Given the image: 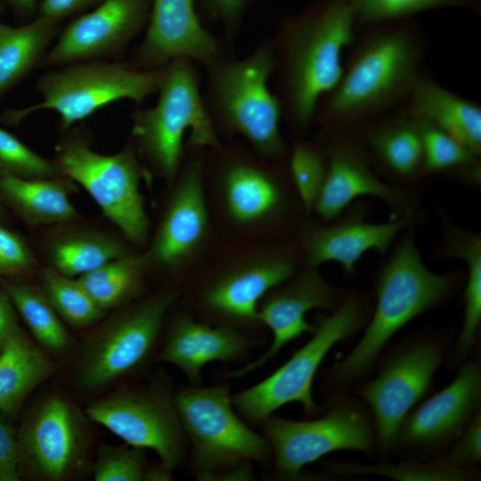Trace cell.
<instances>
[{"label":"cell","mask_w":481,"mask_h":481,"mask_svg":"<svg viewBox=\"0 0 481 481\" xmlns=\"http://www.w3.org/2000/svg\"><path fill=\"white\" fill-rule=\"evenodd\" d=\"M212 167L224 192L226 208L238 224H249L267 218L283 205L281 176L288 161H270L238 147L209 149Z\"/></svg>","instance_id":"obj_21"},{"label":"cell","mask_w":481,"mask_h":481,"mask_svg":"<svg viewBox=\"0 0 481 481\" xmlns=\"http://www.w3.org/2000/svg\"><path fill=\"white\" fill-rule=\"evenodd\" d=\"M344 297L341 289L322 278L318 267L305 265L302 270L271 289L258 304L259 322L273 334L268 349L256 360L230 371L227 377L237 379L255 371L292 340L305 332L313 333L315 325L307 322L306 314L315 308L333 311Z\"/></svg>","instance_id":"obj_17"},{"label":"cell","mask_w":481,"mask_h":481,"mask_svg":"<svg viewBox=\"0 0 481 481\" xmlns=\"http://www.w3.org/2000/svg\"><path fill=\"white\" fill-rule=\"evenodd\" d=\"M261 424L274 457L275 469L289 477L298 475L306 465L330 452H366L374 444L372 425L355 406H335L323 417L305 421L272 414Z\"/></svg>","instance_id":"obj_14"},{"label":"cell","mask_w":481,"mask_h":481,"mask_svg":"<svg viewBox=\"0 0 481 481\" xmlns=\"http://www.w3.org/2000/svg\"><path fill=\"white\" fill-rule=\"evenodd\" d=\"M339 473H370L397 478L400 480H462L466 477L464 469L446 465L443 461L435 464H404L375 466H356L340 464L334 469Z\"/></svg>","instance_id":"obj_40"},{"label":"cell","mask_w":481,"mask_h":481,"mask_svg":"<svg viewBox=\"0 0 481 481\" xmlns=\"http://www.w3.org/2000/svg\"><path fill=\"white\" fill-rule=\"evenodd\" d=\"M49 254L53 269L74 278L127 253L119 242L106 235L79 232L56 238L50 245Z\"/></svg>","instance_id":"obj_33"},{"label":"cell","mask_w":481,"mask_h":481,"mask_svg":"<svg viewBox=\"0 0 481 481\" xmlns=\"http://www.w3.org/2000/svg\"><path fill=\"white\" fill-rule=\"evenodd\" d=\"M99 0H42L37 15L56 22L86 10Z\"/></svg>","instance_id":"obj_45"},{"label":"cell","mask_w":481,"mask_h":481,"mask_svg":"<svg viewBox=\"0 0 481 481\" xmlns=\"http://www.w3.org/2000/svg\"><path fill=\"white\" fill-rule=\"evenodd\" d=\"M351 8L357 31L364 27L414 19L440 9L480 11L479 0H344Z\"/></svg>","instance_id":"obj_36"},{"label":"cell","mask_w":481,"mask_h":481,"mask_svg":"<svg viewBox=\"0 0 481 481\" xmlns=\"http://www.w3.org/2000/svg\"><path fill=\"white\" fill-rule=\"evenodd\" d=\"M380 268L376 306L363 336L332 370L341 383L365 373L388 340L412 319L449 298L459 274L436 273L423 262L412 230L404 232Z\"/></svg>","instance_id":"obj_4"},{"label":"cell","mask_w":481,"mask_h":481,"mask_svg":"<svg viewBox=\"0 0 481 481\" xmlns=\"http://www.w3.org/2000/svg\"><path fill=\"white\" fill-rule=\"evenodd\" d=\"M273 68L271 40L265 38L240 59L232 56L204 69L201 95L218 136H240L259 157L283 161L289 150L281 130L280 102L269 87Z\"/></svg>","instance_id":"obj_3"},{"label":"cell","mask_w":481,"mask_h":481,"mask_svg":"<svg viewBox=\"0 0 481 481\" xmlns=\"http://www.w3.org/2000/svg\"><path fill=\"white\" fill-rule=\"evenodd\" d=\"M259 341L240 330L181 314L171 322L153 363L180 369L192 385L201 382L202 369L211 362L245 358Z\"/></svg>","instance_id":"obj_24"},{"label":"cell","mask_w":481,"mask_h":481,"mask_svg":"<svg viewBox=\"0 0 481 481\" xmlns=\"http://www.w3.org/2000/svg\"><path fill=\"white\" fill-rule=\"evenodd\" d=\"M438 214L443 235L436 257L461 258L468 267L463 323L455 347L456 356L462 358L473 346L481 322V235L455 224L440 207Z\"/></svg>","instance_id":"obj_28"},{"label":"cell","mask_w":481,"mask_h":481,"mask_svg":"<svg viewBox=\"0 0 481 481\" xmlns=\"http://www.w3.org/2000/svg\"><path fill=\"white\" fill-rule=\"evenodd\" d=\"M148 265L146 255L126 254L77 277V281L105 312L137 295Z\"/></svg>","instance_id":"obj_31"},{"label":"cell","mask_w":481,"mask_h":481,"mask_svg":"<svg viewBox=\"0 0 481 481\" xmlns=\"http://www.w3.org/2000/svg\"><path fill=\"white\" fill-rule=\"evenodd\" d=\"M176 298V290H161L94 331L84 343L77 364L80 387L100 389L141 369L151 356L166 314Z\"/></svg>","instance_id":"obj_10"},{"label":"cell","mask_w":481,"mask_h":481,"mask_svg":"<svg viewBox=\"0 0 481 481\" xmlns=\"http://www.w3.org/2000/svg\"><path fill=\"white\" fill-rule=\"evenodd\" d=\"M367 297L353 290L339 306L320 318L312 338L262 381L231 396L232 406L247 421L261 423L290 403H298L306 414L318 410L313 396L316 372L326 355L339 341L355 334L368 321Z\"/></svg>","instance_id":"obj_6"},{"label":"cell","mask_w":481,"mask_h":481,"mask_svg":"<svg viewBox=\"0 0 481 481\" xmlns=\"http://www.w3.org/2000/svg\"><path fill=\"white\" fill-rule=\"evenodd\" d=\"M350 131L364 146L375 171L390 183L412 189L413 184L428 177L420 125L404 107Z\"/></svg>","instance_id":"obj_25"},{"label":"cell","mask_w":481,"mask_h":481,"mask_svg":"<svg viewBox=\"0 0 481 481\" xmlns=\"http://www.w3.org/2000/svg\"><path fill=\"white\" fill-rule=\"evenodd\" d=\"M20 470L32 477L61 481L86 465L89 436L85 417L61 395L41 400L18 432Z\"/></svg>","instance_id":"obj_13"},{"label":"cell","mask_w":481,"mask_h":481,"mask_svg":"<svg viewBox=\"0 0 481 481\" xmlns=\"http://www.w3.org/2000/svg\"><path fill=\"white\" fill-rule=\"evenodd\" d=\"M428 48L426 33L414 19L359 29L342 76L320 101L312 126L353 130L403 107L421 73Z\"/></svg>","instance_id":"obj_1"},{"label":"cell","mask_w":481,"mask_h":481,"mask_svg":"<svg viewBox=\"0 0 481 481\" xmlns=\"http://www.w3.org/2000/svg\"><path fill=\"white\" fill-rule=\"evenodd\" d=\"M163 76L164 66L142 69L126 63L77 61L38 79L37 87L42 97L39 103L7 110L0 120L16 126L35 111L51 110L60 116L61 126L69 128L117 101L127 99L142 103L158 93Z\"/></svg>","instance_id":"obj_8"},{"label":"cell","mask_w":481,"mask_h":481,"mask_svg":"<svg viewBox=\"0 0 481 481\" xmlns=\"http://www.w3.org/2000/svg\"><path fill=\"white\" fill-rule=\"evenodd\" d=\"M481 371L477 363H467L445 388L404 418L395 443L429 449L456 438L477 413Z\"/></svg>","instance_id":"obj_23"},{"label":"cell","mask_w":481,"mask_h":481,"mask_svg":"<svg viewBox=\"0 0 481 481\" xmlns=\"http://www.w3.org/2000/svg\"><path fill=\"white\" fill-rule=\"evenodd\" d=\"M86 414L126 444L154 451L172 471L185 457L188 441L175 393L161 378L95 400L86 407Z\"/></svg>","instance_id":"obj_11"},{"label":"cell","mask_w":481,"mask_h":481,"mask_svg":"<svg viewBox=\"0 0 481 481\" xmlns=\"http://www.w3.org/2000/svg\"><path fill=\"white\" fill-rule=\"evenodd\" d=\"M60 175L53 161L38 155L18 137L0 127V176L47 178Z\"/></svg>","instance_id":"obj_38"},{"label":"cell","mask_w":481,"mask_h":481,"mask_svg":"<svg viewBox=\"0 0 481 481\" xmlns=\"http://www.w3.org/2000/svg\"><path fill=\"white\" fill-rule=\"evenodd\" d=\"M175 190L146 254L148 263L175 268L201 245L208 227L204 195L205 150L189 149Z\"/></svg>","instance_id":"obj_22"},{"label":"cell","mask_w":481,"mask_h":481,"mask_svg":"<svg viewBox=\"0 0 481 481\" xmlns=\"http://www.w3.org/2000/svg\"><path fill=\"white\" fill-rule=\"evenodd\" d=\"M22 332L11 298L5 290L0 291V350L9 340Z\"/></svg>","instance_id":"obj_46"},{"label":"cell","mask_w":481,"mask_h":481,"mask_svg":"<svg viewBox=\"0 0 481 481\" xmlns=\"http://www.w3.org/2000/svg\"><path fill=\"white\" fill-rule=\"evenodd\" d=\"M172 470L166 468L160 462L144 469L143 480L146 481H167L172 480Z\"/></svg>","instance_id":"obj_48"},{"label":"cell","mask_w":481,"mask_h":481,"mask_svg":"<svg viewBox=\"0 0 481 481\" xmlns=\"http://www.w3.org/2000/svg\"><path fill=\"white\" fill-rule=\"evenodd\" d=\"M60 176H0V202L7 205L30 224L70 222L77 215L70 200L75 187L72 180Z\"/></svg>","instance_id":"obj_27"},{"label":"cell","mask_w":481,"mask_h":481,"mask_svg":"<svg viewBox=\"0 0 481 481\" xmlns=\"http://www.w3.org/2000/svg\"><path fill=\"white\" fill-rule=\"evenodd\" d=\"M53 162L61 176L86 190L130 241L145 243L150 220L140 189L143 170L134 145L115 154H102L84 138L71 137L57 146Z\"/></svg>","instance_id":"obj_9"},{"label":"cell","mask_w":481,"mask_h":481,"mask_svg":"<svg viewBox=\"0 0 481 481\" xmlns=\"http://www.w3.org/2000/svg\"><path fill=\"white\" fill-rule=\"evenodd\" d=\"M252 0H196L197 8L210 22L218 24L224 39L232 45Z\"/></svg>","instance_id":"obj_41"},{"label":"cell","mask_w":481,"mask_h":481,"mask_svg":"<svg viewBox=\"0 0 481 481\" xmlns=\"http://www.w3.org/2000/svg\"><path fill=\"white\" fill-rule=\"evenodd\" d=\"M4 290L37 343L52 354L65 353L72 338L44 291L29 284L5 281Z\"/></svg>","instance_id":"obj_32"},{"label":"cell","mask_w":481,"mask_h":481,"mask_svg":"<svg viewBox=\"0 0 481 481\" xmlns=\"http://www.w3.org/2000/svg\"><path fill=\"white\" fill-rule=\"evenodd\" d=\"M329 167L327 153L322 144L297 138L289 151L288 170L291 183L306 214L314 211L323 186Z\"/></svg>","instance_id":"obj_35"},{"label":"cell","mask_w":481,"mask_h":481,"mask_svg":"<svg viewBox=\"0 0 481 481\" xmlns=\"http://www.w3.org/2000/svg\"><path fill=\"white\" fill-rule=\"evenodd\" d=\"M415 119L431 124L481 157V106L420 73L403 106Z\"/></svg>","instance_id":"obj_26"},{"label":"cell","mask_w":481,"mask_h":481,"mask_svg":"<svg viewBox=\"0 0 481 481\" xmlns=\"http://www.w3.org/2000/svg\"><path fill=\"white\" fill-rule=\"evenodd\" d=\"M417 121L421 133L426 175L446 174L470 184H480V157L440 128Z\"/></svg>","instance_id":"obj_34"},{"label":"cell","mask_w":481,"mask_h":481,"mask_svg":"<svg viewBox=\"0 0 481 481\" xmlns=\"http://www.w3.org/2000/svg\"><path fill=\"white\" fill-rule=\"evenodd\" d=\"M42 282V290L56 313L73 328L90 326L104 313L77 279L67 277L53 268H45Z\"/></svg>","instance_id":"obj_37"},{"label":"cell","mask_w":481,"mask_h":481,"mask_svg":"<svg viewBox=\"0 0 481 481\" xmlns=\"http://www.w3.org/2000/svg\"><path fill=\"white\" fill-rule=\"evenodd\" d=\"M47 355L20 333L0 350V412L10 413L53 371Z\"/></svg>","instance_id":"obj_30"},{"label":"cell","mask_w":481,"mask_h":481,"mask_svg":"<svg viewBox=\"0 0 481 481\" xmlns=\"http://www.w3.org/2000/svg\"><path fill=\"white\" fill-rule=\"evenodd\" d=\"M356 34L355 15L344 0H315L278 23L270 38L273 91L294 139L306 135L320 101L339 81L343 54Z\"/></svg>","instance_id":"obj_2"},{"label":"cell","mask_w":481,"mask_h":481,"mask_svg":"<svg viewBox=\"0 0 481 481\" xmlns=\"http://www.w3.org/2000/svg\"><path fill=\"white\" fill-rule=\"evenodd\" d=\"M443 358L435 343H419L402 351L363 386L360 395L369 404L379 441L387 449L395 444L399 428L428 389Z\"/></svg>","instance_id":"obj_19"},{"label":"cell","mask_w":481,"mask_h":481,"mask_svg":"<svg viewBox=\"0 0 481 481\" xmlns=\"http://www.w3.org/2000/svg\"><path fill=\"white\" fill-rule=\"evenodd\" d=\"M4 5L11 8L14 15L24 20L32 16L38 9L37 0H1Z\"/></svg>","instance_id":"obj_47"},{"label":"cell","mask_w":481,"mask_h":481,"mask_svg":"<svg viewBox=\"0 0 481 481\" xmlns=\"http://www.w3.org/2000/svg\"><path fill=\"white\" fill-rule=\"evenodd\" d=\"M316 139L329 160L327 175L314 208L323 222L336 219L358 198L365 196L380 199L392 210V217L422 216L417 193L379 176L353 131L319 130Z\"/></svg>","instance_id":"obj_12"},{"label":"cell","mask_w":481,"mask_h":481,"mask_svg":"<svg viewBox=\"0 0 481 481\" xmlns=\"http://www.w3.org/2000/svg\"><path fill=\"white\" fill-rule=\"evenodd\" d=\"M291 250L265 256L222 272L205 283L195 298L205 322L248 334L261 326L258 304L297 271Z\"/></svg>","instance_id":"obj_15"},{"label":"cell","mask_w":481,"mask_h":481,"mask_svg":"<svg viewBox=\"0 0 481 481\" xmlns=\"http://www.w3.org/2000/svg\"><path fill=\"white\" fill-rule=\"evenodd\" d=\"M58 23L38 15L20 26L0 20V98L42 61Z\"/></svg>","instance_id":"obj_29"},{"label":"cell","mask_w":481,"mask_h":481,"mask_svg":"<svg viewBox=\"0 0 481 481\" xmlns=\"http://www.w3.org/2000/svg\"><path fill=\"white\" fill-rule=\"evenodd\" d=\"M2 216H3V208H2V203L0 202V219H2Z\"/></svg>","instance_id":"obj_50"},{"label":"cell","mask_w":481,"mask_h":481,"mask_svg":"<svg viewBox=\"0 0 481 481\" xmlns=\"http://www.w3.org/2000/svg\"><path fill=\"white\" fill-rule=\"evenodd\" d=\"M4 9V5L2 3V1L0 0V14L3 12Z\"/></svg>","instance_id":"obj_49"},{"label":"cell","mask_w":481,"mask_h":481,"mask_svg":"<svg viewBox=\"0 0 481 481\" xmlns=\"http://www.w3.org/2000/svg\"><path fill=\"white\" fill-rule=\"evenodd\" d=\"M4 412H0V481L20 477L18 434Z\"/></svg>","instance_id":"obj_44"},{"label":"cell","mask_w":481,"mask_h":481,"mask_svg":"<svg viewBox=\"0 0 481 481\" xmlns=\"http://www.w3.org/2000/svg\"><path fill=\"white\" fill-rule=\"evenodd\" d=\"M158 93L152 107L135 113L133 135L151 168L172 179L183 166L187 132V149H216L222 143L206 112L195 62L179 58L166 64Z\"/></svg>","instance_id":"obj_5"},{"label":"cell","mask_w":481,"mask_h":481,"mask_svg":"<svg viewBox=\"0 0 481 481\" xmlns=\"http://www.w3.org/2000/svg\"><path fill=\"white\" fill-rule=\"evenodd\" d=\"M145 469L143 449L127 444H102L94 465L95 481H142Z\"/></svg>","instance_id":"obj_39"},{"label":"cell","mask_w":481,"mask_h":481,"mask_svg":"<svg viewBox=\"0 0 481 481\" xmlns=\"http://www.w3.org/2000/svg\"><path fill=\"white\" fill-rule=\"evenodd\" d=\"M152 0H102L74 19L43 57L45 66L116 53L147 25Z\"/></svg>","instance_id":"obj_20"},{"label":"cell","mask_w":481,"mask_h":481,"mask_svg":"<svg viewBox=\"0 0 481 481\" xmlns=\"http://www.w3.org/2000/svg\"><path fill=\"white\" fill-rule=\"evenodd\" d=\"M227 384L191 385L175 393L179 419L192 447V471L199 480L244 462L266 464L273 453L267 439L234 412Z\"/></svg>","instance_id":"obj_7"},{"label":"cell","mask_w":481,"mask_h":481,"mask_svg":"<svg viewBox=\"0 0 481 481\" xmlns=\"http://www.w3.org/2000/svg\"><path fill=\"white\" fill-rule=\"evenodd\" d=\"M367 212L364 202H354L332 221L306 225L300 237L305 265L318 267L335 262L351 275L365 253L386 254L399 233L424 219L423 216H397L375 224L366 220Z\"/></svg>","instance_id":"obj_18"},{"label":"cell","mask_w":481,"mask_h":481,"mask_svg":"<svg viewBox=\"0 0 481 481\" xmlns=\"http://www.w3.org/2000/svg\"><path fill=\"white\" fill-rule=\"evenodd\" d=\"M481 460V416L477 413L459 436L453 449L443 461L452 468L461 469Z\"/></svg>","instance_id":"obj_43"},{"label":"cell","mask_w":481,"mask_h":481,"mask_svg":"<svg viewBox=\"0 0 481 481\" xmlns=\"http://www.w3.org/2000/svg\"><path fill=\"white\" fill-rule=\"evenodd\" d=\"M145 36L132 66L159 69L184 58L207 67L232 57V45L206 29L196 0H152Z\"/></svg>","instance_id":"obj_16"},{"label":"cell","mask_w":481,"mask_h":481,"mask_svg":"<svg viewBox=\"0 0 481 481\" xmlns=\"http://www.w3.org/2000/svg\"><path fill=\"white\" fill-rule=\"evenodd\" d=\"M35 266V257L26 242L0 224V277L25 275Z\"/></svg>","instance_id":"obj_42"}]
</instances>
